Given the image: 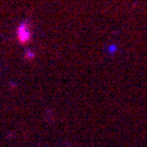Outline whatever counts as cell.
<instances>
[{
  "label": "cell",
  "instance_id": "obj_1",
  "mask_svg": "<svg viewBox=\"0 0 147 147\" xmlns=\"http://www.w3.org/2000/svg\"><path fill=\"white\" fill-rule=\"evenodd\" d=\"M32 38V29L27 23H23L21 26L18 27V41L21 44H26L29 42Z\"/></svg>",
  "mask_w": 147,
  "mask_h": 147
}]
</instances>
